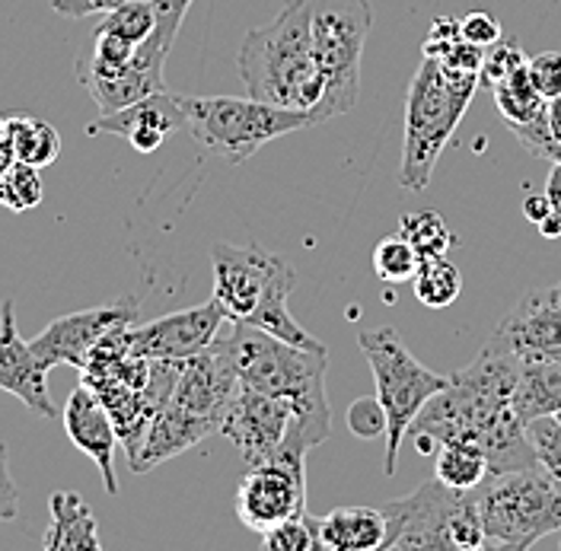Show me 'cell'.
Returning a JSON list of instances; mask_svg holds the SVG:
<instances>
[{"label":"cell","instance_id":"6da1fadb","mask_svg":"<svg viewBox=\"0 0 561 551\" xmlns=\"http://www.w3.org/2000/svg\"><path fill=\"white\" fill-rule=\"evenodd\" d=\"M520 364V357L485 345L469 367L456 370L447 389H440L409 427L421 456L437 452L450 440H469L485 449L489 475L539 466L524 417L514 409Z\"/></svg>","mask_w":561,"mask_h":551},{"label":"cell","instance_id":"7a4b0ae2","mask_svg":"<svg viewBox=\"0 0 561 551\" xmlns=\"http://www.w3.org/2000/svg\"><path fill=\"white\" fill-rule=\"evenodd\" d=\"M227 351L240 386L287 399L297 412L294 431L304 444L313 449L329 440L332 434V409L325 395V370L329 351H310L249 325V322H227V332L214 338Z\"/></svg>","mask_w":561,"mask_h":551},{"label":"cell","instance_id":"3957f363","mask_svg":"<svg viewBox=\"0 0 561 551\" xmlns=\"http://www.w3.org/2000/svg\"><path fill=\"white\" fill-rule=\"evenodd\" d=\"M237 65L252 100L313 112L325 80L316 65L310 0H287L272 23L245 33Z\"/></svg>","mask_w":561,"mask_h":551},{"label":"cell","instance_id":"277c9868","mask_svg":"<svg viewBox=\"0 0 561 551\" xmlns=\"http://www.w3.org/2000/svg\"><path fill=\"white\" fill-rule=\"evenodd\" d=\"M479 77H450L440 61L424 58L405 93V138L399 182L409 192H424L434 167L459 128L479 90Z\"/></svg>","mask_w":561,"mask_h":551},{"label":"cell","instance_id":"5b68a950","mask_svg":"<svg viewBox=\"0 0 561 551\" xmlns=\"http://www.w3.org/2000/svg\"><path fill=\"white\" fill-rule=\"evenodd\" d=\"M485 549L524 551L561 532V487L539 466L489 475L472 487Z\"/></svg>","mask_w":561,"mask_h":551},{"label":"cell","instance_id":"8992f818","mask_svg":"<svg viewBox=\"0 0 561 551\" xmlns=\"http://www.w3.org/2000/svg\"><path fill=\"white\" fill-rule=\"evenodd\" d=\"M386 539L383 549H485V529L479 519L476 494L456 491L440 479L419 484L409 497L383 504Z\"/></svg>","mask_w":561,"mask_h":551},{"label":"cell","instance_id":"52a82bcc","mask_svg":"<svg viewBox=\"0 0 561 551\" xmlns=\"http://www.w3.org/2000/svg\"><path fill=\"white\" fill-rule=\"evenodd\" d=\"M185 128L202 147L220 153L230 167H243L265 144L316 125L310 112L280 108L262 100L237 96H179Z\"/></svg>","mask_w":561,"mask_h":551},{"label":"cell","instance_id":"ba28073f","mask_svg":"<svg viewBox=\"0 0 561 551\" xmlns=\"http://www.w3.org/2000/svg\"><path fill=\"white\" fill-rule=\"evenodd\" d=\"M357 347L367 357L374 382H377V399L386 412V475H396L399 449L409 437L412 421L419 412L440 392L447 389L450 377H440L427 370L419 357L402 342L396 329H360Z\"/></svg>","mask_w":561,"mask_h":551},{"label":"cell","instance_id":"9c48e42d","mask_svg":"<svg viewBox=\"0 0 561 551\" xmlns=\"http://www.w3.org/2000/svg\"><path fill=\"white\" fill-rule=\"evenodd\" d=\"M313 51L325 90L310 112L316 125L354 112L360 96V58L374 26L370 0H310Z\"/></svg>","mask_w":561,"mask_h":551},{"label":"cell","instance_id":"30bf717a","mask_svg":"<svg viewBox=\"0 0 561 551\" xmlns=\"http://www.w3.org/2000/svg\"><path fill=\"white\" fill-rule=\"evenodd\" d=\"M307 452L310 449L294 434H287L284 447L272 459L249 466L233 504L245 529L262 536L284 519L307 514Z\"/></svg>","mask_w":561,"mask_h":551},{"label":"cell","instance_id":"8fae6325","mask_svg":"<svg viewBox=\"0 0 561 551\" xmlns=\"http://www.w3.org/2000/svg\"><path fill=\"white\" fill-rule=\"evenodd\" d=\"M210 265H214V300L224 307L227 319L245 322L259 303L268 297V290L287 275H297L280 255L262 245H233V242H214L210 245Z\"/></svg>","mask_w":561,"mask_h":551},{"label":"cell","instance_id":"7c38bea8","mask_svg":"<svg viewBox=\"0 0 561 551\" xmlns=\"http://www.w3.org/2000/svg\"><path fill=\"white\" fill-rule=\"evenodd\" d=\"M294 421H297V412L287 399L240 386L230 405L224 409L217 434H224L240 449L245 466H259L284 447Z\"/></svg>","mask_w":561,"mask_h":551},{"label":"cell","instance_id":"4fadbf2b","mask_svg":"<svg viewBox=\"0 0 561 551\" xmlns=\"http://www.w3.org/2000/svg\"><path fill=\"white\" fill-rule=\"evenodd\" d=\"M491 347L507 351L520 360H559L561 357V280L552 287L526 290L524 297L504 312Z\"/></svg>","mask_w":561,"mask_h":551},{"label":"cell","instance_id":"5bb4252c","mask_svg":"<svg viewBox=\"0 0 561 551\" xmlns=\"http://www.w3.org/2000/svg\"><path fill=\"white\" fill-rule=\"evenodd\" d=\"M227 312L210 297L208 303L192 310L170 312L153 322H131L128 325V347L138 357H163V360H185L214 345L220 329L227 325Z\"/></svg>","mask_w":561,"mask_h":551},{"label":"cell","instance_id":"9a60e30c","mask_svg":"<svg viewBox=\"0 0 561 551\" xmlns=\"http://www.w3.org/2000/svg\"><path fill=\"white\" fill-rule=\"evenodd\" d=\"M131 322H140L138 300L135 297L118 300L112 307H96V310H80L70 312V315H61L51 325H45L30 345H33L35 354L48 367L70 364V367L83 370L90 351H93V345L103 338L105 332L115 329V325H131Z\"/></svg>","mask_w":561,"mask_h":551},{"label":"cell","instance_id":"2e32d148","mask_svg":"<svg viewBox=\"0 0 561 551\" xmlns=\"http://www.w3.org/2000/svg\"><path fill=\"white\" fill-rule=\"evenodd\" d=\"M48 364L20 335L13 300L0 303V389L20 399L38 417H55V402L48 392Z\"/></svg>","mask_w":561,"mask_h":551},{"label":"cell","instance_id":"e0dca14e","mask_svg":"<svg viewBox=\"0 0 561 551\" xmlns=\"http://www.w3.org/2000/svg\"><path fill=\"white\" fill-rule=\"evenodd\" d=\"M167 58H170V48L163 45L160 35L153 33L140 42L131 61L115 77H77V80L83 83L90 100L100 105V115H108V112H118L125 105L138 103L150 93L167 90V80H163Z\"/></svg>","mask_w":561,"mask_h":551},{"label":"cell","instance_id":"ac0fdd59","mask_svg":"<svg viewBox=\"0 0 561 551\" xmlns=\"http://www.w3.org/2000/svg\"><path fill=\"white\" fill-rule=\"evenodd\" d=\"M240 389V377L227 357L224 347L214 345L195 357H185L179 367V379H175V392L170 402L182 405L185 412L202 414L220 427L224 409L230 405L233 392Z\"/></svg>","mask_w":561,"mask_h":551},{"label":"cell","instance_id":"d6986e66","mask_svg":"<svg viewBox=\"0 0 561 551\" xmlns=\"http://www.w3.org/2000/svg\"><path fill=\"white\" fill-rule=\"evenodd\" d=\"M179 128H185L182 100L170 90H160V93H150V96L125 105L118 112L93 118L87 125V135H118V138L128 140L138 153H153Z\"/></svg>","mask_w":561,"mask_h":551},{"label":"cell","instance_id":"ffe728a7","mask_svg":"<svg viewBox=\"0 0 561 551\" xmlns=\"http://www.w3.org/2000/svg\"><path fill=\"white\" fill-rule=\"evenodd\" d=\"M65 431H68L70 444L100 469L105 491L112 497H118V479H115L118 434H115V424L103 409V402L83 382L70 392L68 409H65Z\"/></svg>","mask_w":561,"mask_h":551},{"label":"cell","instance_id":"44dd1931","mask_svg":"<svg viewBox=\"0 0 561 551\" xmlns=\"http://www.w3.org/2000/svg\"><path fill=\"white\" fill-rule=\"evenodd\" d=\"M217 434V424L202 417L195 412H185L182 405L175 402H167L163 409H157L150 424H147V434L140 440L138 456L128 462L138 475L157 469L160 462L173 459V456H182L185 449L198 447L205 437Z\"/></svg>","mask_w":561,"mask_h":551},{"label":"cell","instance_id":"7402d4cb","mask_svg":"<svg viewBox=\"0 0 561 551\" xmlns=\"http://www.w3.org/2000/svg\"><path fill=\"white\" fill-rule=\"evenodd\" d=\"M316 549L325 551H377L383 549V507H339L325 517H310Z\"/></svg>","mask_w":561,"mask_h":551},{"label":"cell","instance_id":"603a6c76","mask_svg":"<svg viewBox=\"0 0 561 551\" xmlns=\"http://www.w3.org/2000/svg\"><path fill=\"white\" fill-rule=\"evenodd\" d=\"M80 382H83V386H90V389H93V395L103 402V409L108 412V417H112V424H115L118 444L125 447V456H128V462H131V459L138 456L140 440H144L147 424H150V417H153L157 409L144 399V392H140V389L128 386V382H122V379L83 374Z\"/></svg>","mask_w":561,"mask_h":551},{"label":"cell","instance_id":"cb8c5ba5","mask_svg":"<svg viewBox=\"0 0 561 551\" xmlns=\"http://www.w3.org/2000/svg\"><path fill=\"white\" fill-rule=\"evenodd\" d=\"M51 526L42 539L45 551H100V523L77 491H55L48 501Z\"/></svg>","mask_w":561,"mask_h":551},{"label":"cell","instance_id":"d4e9b609","mask_svg":"<svg viewBox=\"0 0 561 551\" xmlns=\"http://www.w3.org/2000/svg\"><path fill=\"white\" fill-rule=\"evenodd\" d=\"M514 409L524 424L536 417L561 421V357L559 360H524L514 386Z\"/></svg>","mask_w":561,"mask_h":551},{"label":"cell","instance_id":"484cf974","mask_svg":"<svg viewBox=\"0 0 561 551\" xmlns=\"http://www.w3.org/2000/svg\"><path fill=\"white\" fill-rule=\"evenodd\" d=\"M7 140H10L16 160L33 163L38 170L51 167L61 157V135L55 131V125L35 118L30 112L7 115Z\"/></svg>","mask_w":561,"mask_h":551},{"label":"cell","instance_id":"4316f807","mask_svg":"<svg viewBox=\"0 0 561 551\" xmlns=\"http://www.w3.org/2000/svg\"><path fill=\"white\" fill-rule=\"evenodd\" d=\"M434 479L450 484L456 491H472L489 479V456L479 444L469 440H450L437 449Z\"/></svg>","mask_w":561,"mask_h":551},{"label":"cell","instance_id":"83f0119b","mask_svg":"<svg viewBox=\"0 0 561 551\" xmlns=\"http://www.w3.org/2000/svg\"><path fill=\"white\" fill-rule=\"evenodd\" d=\"M491 90H494V103H497V112H501L507 128L533 122V118L546 115V108H549V100L536 90L526 65L520 70H514L511 77H504L501 83H494Z\"/></svg>","mask_w":561,"mask_h":551},{"label":"cell","instance_id":"f1b7e54d","mask_svg":"<svg viewBox=\"0 0 561 551\" xmlns=\"http://www.w3.org/2000/svg\"><path fill=\"white\" fill-rule=\"evenodd\" d=\"M412 287H415L419 303H424L427 310H447L450 303H456V297L462 290V275L447 255L421 259L419 272L412 277Z\"/></svg>","mask_w":561,"mask_h":551},{"label":"cell","instance_id":"f546056e","mask_svg":"<svg viewBox=\"0 0 561 551\" xmlns=\"http://www.w3.org/2000/svg\"><path fill=\"white\" fill-rule=\"evenodd\" d=\"M396 233H402L405 240L412 242L421 259L447 255L456 245L454 230L447 227L444 214H437V210H412V214H402Z\"/></svg>","mask_w":561,"mask_h":551},{"label":"cell","instance_id":"4dcf8cb0","mask_svg":"<svg viewBox=\"0 0 561 551\" xmlns=\"http://www.w3.org/2000/svg\"><path fill=\"white\" fill-rule=\"evenodd\" d=\"M45 198V182L33 163L13 160V167L0 175V205L7 210H33Z\"/></svg>","mask_w":561,"mask_h":551},{"label":"cell","instance_id":"1f68e13d","mask_svg":"<svg viewBox=\"0 0 561 551\" xmlns=\"http://www.w3.org/2000/svg\"><path fill=\"white\" fill-rule=\"evenodd\" d=\"M419 265L421 255L402 233L383 237V240L377 242V249H374V272H377L380 280H389V284L412 280L415 272H419Z\"/></svg>","mask_w":561,"mask_h":551},{"label":"cell","instance_id":"d6a6232c","mask_svg":"<svg viewBox=\"0 0 561 551\" xmlns=\"http://www.w3.org/2000/svg\"><path fill=\"white\" fill-rule=\"evenodd\" d=\"M96 30H105V33L122 35L128 42L140 45L147 35L157 33V13H153V3L150 0H122L115 10L103 13L100 26Z\"/></svg>","mask_w":561,"mask_h":551},{"label":"cell","instance_id":"836d02e7","mask_svg":"<svg viewBox=\"0 0 561 551\" xmlns=\"http://www.w3.org/2000/svg\"><path fill=\"white\" fill-rule=\"evenodd\" d=\"M526 434H529L539 469L561 487V421L559 417H536L526 424Z\"/></svg>","mask_w":561,"mask_h":551},{"label":"cell","instance_id":"e575fe53","mask_svg":"<svg viewBox=\"0 0 561 551\" xmlns=\"http://www.w3.org/2000/svg\"><path fill=\"white\" fill-rule=\"evenodd\" d=\"M529 61L524 51V45H520V38L517 35H511V38H497L494 45L485 48V61H482V73H479V80L485 83V87H494V83H501L504 77H511L514 70H520Z\"/></svg>","mask_w":561,"mask_h":551},{"label":"cell","instance_id":"d590c367","mask_svg":"<svg viewBox=\"0 0 561 551\" xmlns=\"http://www.w3.org/2000/svg\"><path fill=\"white\" fill-rule=\"evenodd\" d=\"M262 546H265V551H310V549H316L313 529H310V523H307V514H304V517L284 519V523H278L275 529L262 532Z\"/></svg>","mask_w":561,"mask_h":551},{"label":"cell","instance_id":"8d00e7d4","mask_svg":"<svg viewBox=\"0 0 561 551\" xmlns=\"http://www.w3.org/2000/svg\"><path fill=\"white\" fill-rule=\"evenodd\" d=\"M348 431L360 440H377L386 434V412L380 399H354L348 405Z\"/></svg>","mask_w":561,"mask_h":551},{"label":"cell","instance_id":"74e56055","mask_svg":"<svg viewBox=\"0 0 561 551\" xmlns=\"http://www.w3.org/2000/svg\"><path fill=\"white\" fill-rule=\"evenodd\" d=\"M526 68H529V77H533L536 90L546 100L561 96V51H542V55L529 58Z\"/></svg>","mask_w":561,"mask_h":551},{"label":"cell","instance_id":"f35d334b","mask_svg":"<svg viewBox=\"0 0 561 551\" xmlns=\"http://www.w3.org/2000/svg\"><path fill=\"white\" fill-rule=\"evenodd\" d=\"M482 61H485V48L459 38L454 48L440 58V68L450 77H479L482 73Z\"/></svg>","mask_w":561,"mask_h":551},{"label":"cell","instance_id":"ab89813d","mask_svg":"<svg viewBox=\"0 0 561 551\" xmlns=\"http://www.w3.org/2000/svg\"><path fill=\"white\" fill-rule=\"evenodd\" d=\"M153 3V13H157V35L163 38V45L173 51V42L182 23H185V13L195 0H150Z\"/></svg>","mask_w":561,"mask_h":551},{"label":"cell","instance_id":"60d3db41","mask_svg":"<svg viewBox=\"0 0 561 551\" xmlns=\"http://www.w3.org/2000/svg\"><path fill=\"white\" fill-rule=\"evenodd\" d=\"M459 38H462V33H459V20H454V16H437V20L431 23V30H427V38H424V48H421V51H424V58L440 61Z\"/></svg>","mask_w":561,"mask_h":551},{"label":"cell","instance_id":"b9f144b4","mask_svg":"<svg viewBox=\"0 0 561 551\" xmlns=\"http://www.w3.org/2000/svg\"><path fill=\"white\" fill-rule=\"evenodd\" d=\"M459 33L466 42H472V45H479V48H489L494 45L497 38H501V23L485 13V10H472V13H466L462 20H459Z\"/></svg>","mask_w":561,"mask_h":551},{"label":"cell","instance_id":"7bdbcfd3","mask_svg":"<svg viewBox=\"0 0 561 551\" xmlns=\"http://www.w3.org/2000/svg\"><path fill=\"white\" fill-rule=\"evenodd\" d=\"M20 514V491L10 475V459H7V447L0 444V523L16 519Z\"/></svg>","mask_w":561,"mask_h":551},{"label":"cell","instance_id":"ee69618b","mask_svg":"<svg viewBox=\"0 0 561 551\" xmlns=\"http://www.w3.org/2000/svg\"><path fill=\"white\" fill-rule=\"evenodd\" d=\"M118 3L122 0H51V10L65 20H83V16H103Z\"/></svg>","mask_w":561,"mask_h":551},{"label":"cell","instance_id":"f6af8a7d","mask_svg":"<svg viewBox=\"0 0 561 551\" xmlns=\"http://www.w3.org/2000/svg\"><path fill=\"white\" fill-rule=\"evenodd\" d=\"M524 214H526V220L536 227L539 220H546L549 214H552V202H549V195L542 192V195H529L524 202Z\"/></svg>","mask_w":561,"mask_h":551},{"label":"cell","instance_id":"bcb514c9","mask_svg":"<svg viewBox=\"0 0 561 551\" xmlns=\"http://www.w3.org/2000/svg\"><path fill=\"white\" fill-rule=\"evenodd\" d=\"M546 195L552 202V210L561 214V163H552V173L546 179Z\"/></svg>","mask_w":561,"mask_h":551},{"label":"cell","instance_id":"7dc6e473","mask_svg":"<svg viewBox=\"0 0 561 551\" xmlns=\"http://www.w3.org/2000/svg\"><path fill=\"white\" fill-rule=\"evenodd\" d=\"M536 230H539V233H542L546 240H559V237H561V214H556V210H552V214H549L546 220H539V223H536Z\"/></svg>","mask_w":561,"mask_h":551},{"label":"cell","instance_id":"c3c4849f","mask_svg":"<svg viewBox=\"0 0 561 551\" xmlns=\"http://www.w3.org/2000/svg\"><path fill=\"white\" fill-rule=\"evenodd\" d=\"M549 128H552L556 140H561V96L549 100Z\"/></svg>","mask_w":561,"mask_h":551},{"label":"cell","instance_id":"681fc988","mask_svg":"<svg viewBox=\"0 0 561 551\" xmlns=\"http://www.w3.org/2000/svg\"><path fill=\"white\" fill-rule=\"evenodd\" d=\"M13 160H16V153H13L10 140L3 138V140H0V175H3L7 170H10V167H13Z\"/></svg>","mask_w":561,"mask_h":551},{"label":"cell","instance_id":"f907efd6","mask_svg":"<svg viewBox=\"0 0 561 551\" xmlns=\"http://www.w3.org/2000/svg\"><path fill=\"white\" fill-rule=\"evenodd\" d=\"M7 138V115H0V140Z\"/></svg>","mask_w":561,"mask_h":551}]
</instances>
